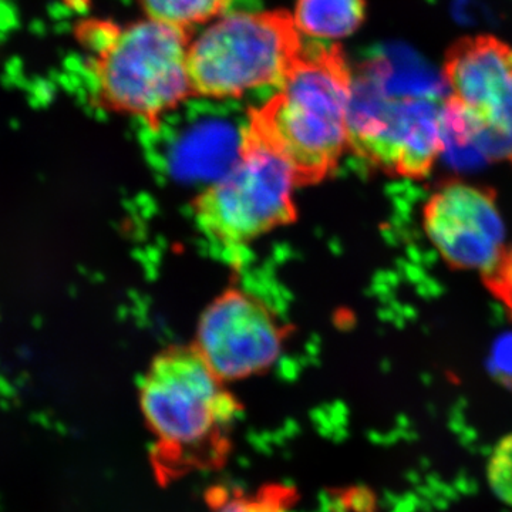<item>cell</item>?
Returning <instances> with one entry per match:
<instances>
[{"instance_id":"obj_1","label":"cell","mask_w":512,"mask_h":512,"mask_svg":"<svg viewBox=\"0 0 512 512\" xmlns=\"http://www.w3.org/2000/svg\"><path fill=\"white\" fill-rule=\"evenodd\" d=\"M198 349H173L154 360L140 406L154 439L150 461L161 484L224 467L239 404Z\"/></svg>"},{"instance_id":"obj_2","label":"cell","mask_w":512,"mask_h":512,"mask_svg":"<svg viewBox=\"0 0 512 512\" xmlns=\"http://www.w3.org/2000/svg\"><path fill=\"white\" fill-rule=\"evenodd\" d=\"M353 70L338 45L312 42L261 109L249 130L275 148L299 175L319 177L350 147Z\"/></svg>"},{"instance_id":"obj_3","label":"cell","mask_w":512,"mask_h":512,"mask_svg":"<svg viewBox=\"0 0 512 512\" xmlns=\"http://www.w3.org/2000/svg\"><path fill=\"white\" fill-rule=\"evenodd\" d=\"M390 70L372 60L353 73L350 147L386 173L423 180L446 150V97L390 92Z\"/></svg>"},{"instance_id":"obj_4","label":"cell","mask_w":512,"mask_h":512,"mask_svg":"<svg viewBox=\"0 0 512 512\" xmlns=\"http://www.w3.org/2000/svg\"><path fill=\"white\" fill-rule=\"evenodd\" d=\"M190 29L146 19L113 25L96 50L94 79L104 109L151 124L194 96L188 76Z\"/></svg>"},{"instance_id":"obj_5","label":"cell","mask_w":512,"mask_h":512,"mask_svg":"<svg viewBox=\"0 0 512 512\" xmlns=\"http://www.w3.org/2000/svg\"><path fill=\"white\" fill-rule=\"evenodd\" d=\"M302 49L301 32L286 10L229 13L191 42L192 93L234 99L258 87H279Z\"/></svg>"},{"instance_id":"obj_6","label":"cell","mask_w":512,"mask_h":512,"mask_svg":"<svg viewBox=\"0 0 512 512\" xmlns=\"http://www.w3.org/2000/svg\"><path fill=\"white\" fill-rule=\"evenodd\" d=\"M446 148L474 146L512 164V46L493 35L464 36L446 50Z\"/></svg>"},{"instance_id":"obj_7","label":"cell","mask_w":512,"mask_h":512,"mask_svg":"<svg viewBox=\"0 0 512 512\" xmlns=\"http://www.w3.org/2000/svg\"><path fill=\"white\" fill-rule=\"evenodd\" d=\"M298 177L282 154L248 128L238 160L198 198V224L225 245L254 241L292 220Z\"/></svg>"},{"instance_id":"obj_8","label":"cell","mask_w":512,"mask_h":512,"mask_svg":"<svg viewBox=\"0 0 512 512\" xmlns=\"http://www.w3.org/2000/svg\"><path fill=\"white\" fill-rule=\"evenodd\" d=\"M421 222L431 245L454 271L483 275L507 247L497 192L487 185L444 181L424 202Z\"/></svg>"},{"instance_id":"obj_9","label":"cell","mask_w":512,"mask_h":512,"mask_svg":"<svg viewBox=\"0 0 512 512\" xmlns=\"http://www.w3.org/2000/svg\"><path fill=\"white\" fill-rule=\"evenodd\" d=\"M281 348L282 332L274 316L245 293H225L198 326V352L222 380L244 379L268 369Z\"/></svg>"},{"instance_id":"obj_10","label":"cell","mask_w":512,"mask_h":512,"mask_svg":"<svg viewBox=\"0 0 512 512\" xmlns=\"http://www.w3.org/2000/svg\"><path fill=\"white\" fill-rule=\"evenodd\" d=\"M366 10V0H296L292 16L301 35L335 40L353 35Z\"/></svg>"},{"instance_id":"obj_11","label":"cell","mask_w":512,"mask_h":512,"mask_svg":"<svg viewBox=\"0 0 512 512\" xmlns=\"http://www.w3.org/2000/svg\"><path fill=\"white\" fill-rule=\"evenodd\" d=\"M212 512H288L296 503L295 488L269 484L254 493L214 488L207 494Z\"/></svg>"},{"instance_id":"obj_12","label":"cell","mask_w":512,"mask_h":512,"mask_svg":"<svg viewBox=\"0 0 512 512\" xmlns=\"http://www.w3.org/2000/svg\"><path fill=\"white\" fill-rule=\"evenodd\" d=\"M148 19L190 29L217 18L231 0H137Z\"/></svg>"},{"instance_id":"obj_13","label":"cell","mask_w":512,"mask_h":512,"mask_svg":"<svg viewBox=\"0 0 512 512\" xmlns=\"http://www.w3.org/2000/svg\"><path fill=\"white\" fill-rule=\"evenodd\" d=\"M487 481L495 497L512 508V433L504 436L491 450Z\"/></svg>"},{"instance_id":"obj_14","label":"cell","mask_w":512,"mask_h":512,"mask_svg":"<svg viewBox=\"0 0 512 512\" xmlns=\"http://www.w3.org/2000/svg\"><path fill=\"white\" fill-rule=\"evenodd\" d=\"M485 288L512 318V244L505 247L493 268L481 275Z\"/></svg>"},{"instance_id":"obj_15","label":"cell","mask_w":512,"mask_h":512,"mask_svg":"<svg viewBox=\"0 0 512 512\" xmlns=\"http://www.w3.org/2000/svg\"><path fill=\"white\" fill-rule=\"evenodd\" d=\"M488 366L491 376L512 394V332L504 333L494 343Z\"/></svg>"}]
</instances>
